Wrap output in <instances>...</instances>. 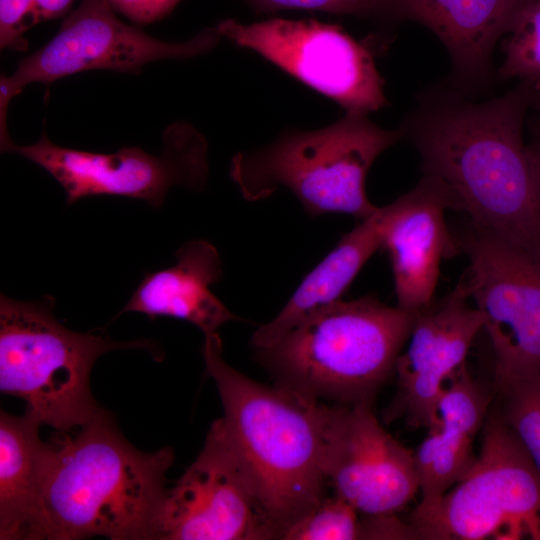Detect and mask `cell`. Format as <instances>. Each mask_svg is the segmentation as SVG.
Instances as JSON below:
<instances>
[{
	"label": "cell",
	"mask_w": 540,
	"mask_h": 540,
	"mask_svg": "<svg viewBox=\"0 0 540 540\" xmlns=\"http://www.w3.org/2000/svg\"><path fill=\"white\" fill-rule=\"evenodd\" d=\"M430 95L399 128L417 150L423 175L449 190L453 210L540 264V210L524 118L535 90L520 87L469 102L455 92Z\"/></svg>",
	"instance_id": "cell-1"
},
{
	"label": "cell",
	"mask_w": 540,
	"mask_h": 540,
	"mask_svg": "<svg viewBox=\"0 0 540 540\" xmlns=\"http://www.w3.org/2000/svg\"><path fill=\"white\" fill-rule=\"evenodd\" d=\"M52 443V442H51ZM173 450L145 453L98 408L74 437L52 443L49 471L28 540L155 539Z\"/></svg>",
	"instance_id": "cell-2"
},
{
	"label": "cell",
	"mask_w": 540,
	"mask_h": 540,
	"mask_svg": "<svg viewBox=\"0 0 540 540\" xmlns=\"http://www.w3.org/2000/svg\"><path fill=\"white\" fill-rule=\"evenodd\" d=\"M227 432L247 467L276 538L325 498L331 406L277 385H262L231 367L217 332L202 347Z\"/></svg>",
	"instance_id": "cell-3"
},
{
	"label": "cell",
	"mask_w": 540,
	"mask_h": 540,
	"mask_svg": "<svg viewBox=\"0 0 540 540\" xmlns=\"http://www.w3.org/2000/svg\"><path fill=\"white\" fill-rule=\"evenodd\" d=\"M419 312L369 294L313 311L276 344L258 349L278 385L303 397L372 403L394 373Z\"/></svg>",
	"instance_id": "cell-4"
},
{
	"label": "cell",
	"mask_w": 540,
	"mask_h": 540,
	"mask_svg": "<svg viewBox=\"0 0 540 540\" xmlns=\"http://www.w3.org/2000/svg\"><path fill=\"white\" fill-rule=\"evenodd\" d=\"M401 139L400 129H383L366 114L346 113L324 128L287 131L265 147L236 153L229 174L246 201L266 199L283 187L309 216L342 213L364 220L379 208L366 194L368 171Z\"/></svg>",
	"instance_id": "cell-5"
},
{
	"label": "cell",
	"mask_w": 540,
	"mask_h": 540,
	"mask_svg": "<svg viewBox=\"0 0 540 540\" xmlns=\"http://www.w3.org/2000/svg\"><path fill=\"white\" fill-rule=\"evenodd\" d=\"M54 298L0 296V390L25 400L26 411L61 432L85 425L99 408L90 390L96 360L117 349L153 351L146 340L114 341L79 333L54 316Z\"/></svg>",
	"instance_id": "cell-6"
},
{
	"label": "cell",
	"mask_w": 540,
	"mask_h": 540,
	"mask_svg": "<svg viewBox=\"0 0 540 540\" xmlns=\"http://www.w3.org/2000/svg\"><path fill=\"white\" fill-rule=\"evenodd\" d=\"M481 450L469 472L430 516L408 521L414 539L540 540V475L490 407Z\"/></svg>",
	"instance_id": "cell-7"
},
{
	"label": "cell",
	"mask_w": 540,
	"mask_h": 540,
	"mask_svg": "<svg viewBox=\"0 0 540 540\" xmlns=\"http://www.w3.org/2000/svg\"><path fill=\"white\" fill-rule=\"evenodd\" d=\"M5 152L17 153L46 170L64 189L71 205L89 196H122L161 207L176 185L203 190L208 179V144L187 122H176L163 132V149L152 155L139 147L96 153L53 143L44 131L33 144L12 142Z\"/></svg>",
	"instance_id": "cell-8"
},
{
	"label": "cell",
	"mask_w": 540,
	"mask_h": 540,
	"mask_svg": "<svg viewBox=\"0 0 540 540\" xmlns=\"http://www.w3.org/2000/svg\"><path fill=\"white\" fill-rule=\"evenodd\" d=\"M221 37L214 27L184 42L162 41L120 20L107 0H81L48 43L20 60L11 75H1L0 136L9 135L10 101L29 84H49L88 70L139 74L150 62L205 54Z\"/></svg>",
	"instance_id": "cell-9"
},
{
	"label": "cell",
	"mask_w": 540,
	"mask_h": 540,
	"mask_svg": "<svg viewBox=\"0 0 540 540\" xmlns=\"http://www.w3.org/2000/svg\"><path fill=\"white\" fill-rule=\"evenodd\" d=\"M452 230L494 354V381L540 374V264L467 221Z\"/></svg>",
	"instance_id": "cell-10"
},
{
	"label": "cell",
	"mask_w": 540,
	"mask_h": 540,
	"mask_svg": "<svg viewBox=\"0 0 540 540\" xmlns=\"http://www.w3.org/2000/svg\"><path fill=\"white\" fill-rule=\"evenodd\" d=\"M216 28L222 37L331 98L346 113L367 115L389 105L372 52L336 25L281 18L242 24L226 19Z\"/></svg>",
	"instance_id": "cell-11"
},
{
	"label": "cell",
	"mask_w": 540,
	"mask_h": 540,
	"mask_svg": "<svg viewBox=\"0 0 540 540\" xmlns=\"http://www.w3.org/2000/svg\"><path fill=\"white\" fill-rule=\"evenodd\" d=\"M273 538L276 531L255 483L219 418L196 460L167 491L155 539Z\"/></svg>",
	"instance_id": "cell-12"
},
{
	"label": "cell",
	"mask_w": 540,
	"mask_h": 540,
	"mask_svg": "<svg viewBox=\"0 0 540 540\" xmlns=\"http://www.w3.org/2000/svg\"><path fill=\"white\" fill-rule=\"evenodd\" d=\"M371 407L331 406L326 478L359 514H397L419 492L414 454L382 427Z\"/></svg>",
	"instance_id": "cell-13"
},
{
	"label": "cell",
	"mask_w": 540,
	"mask_h": 540,
	"mask_svg": "<svg viewBox=\"0 0 540 540\" xmlns=\"http://www.w3.org/2000/svg\"><path fill=\"white\" fill-rule=\"evenodd\" d=\"M462 277L440 301L419 311L405 352L395 364V396L383 419L402 418L413 428H429L437 420L438 399L452 375L466 362L476 335L483 328L478 309L470 304Z\"/></svg>",
	"instance_id": "cell-14"
},
{
	"label": "cell",
	"mask_w": 540,
	"mask_h": 540,
	"mask_svg": "<svg viewBox=\"0 0 540 540\" xmlns=\"http://www.w3.org/2000/svg\"><path fill=\"white\" fill-rule=\"evenodd\" d=\"M453 201L438 179L423 175L418 184L380 207L382 246L390 258L397 306L419 312L434 300L443 259L460 253L445 220Z\"/></svg>",
	"instance_id": "cell-15"
},
{
	"label": "cell",
	"mask_w": 540,
	"mask_h": 540,
	"mask_svg": "<svg viewBox=\"0 0 540 540\" xmlns=\"http://www.w3.org/2000/svg\"><path fill=\"white\" fill-rule=\"evenodd\" d=\"M492 399L493 392L471 374L466 363L446 383L437 403V420L413 451L420 502L410 520L434 513L445 494L472 468L477 458L473 443Z\"/></svg>",
	"instance_id": "cell-16"
},
{
	"label": "cell",
	"mask_w": 540,
	"mask_h": 540,
	"mask_svg": "<svg viewBox=\"0 0 540 540\" xmlns=\"http://www.w3.org/2000/svg\"><path fill=\"white\" fill-rule=\"evenodd\" d=\"M530 1L381 0V12L432 31L448 51L456 79L470 86L489 78L496 42Z\"/></svg>",
	"instance_id": "cell-17"
},
{
	"label": "cell",
	"mask_w": 540,
	"mask_h": 540,
	"mask_svg": "<svg viewBox=\"0 0 540 540\" xmlns=\"http://www.w3.org/2000/svg\"><path fill=\"white\" fill-rule=\"evenodd\" d=\"M175 254L173 266L145 274L118 315L138 312L151 319L173 317L192 323L205 336L238 320L209 289L222 277L217 249L208 241L192 240Z\"/></svg>",
	"instance_id": "cell-18"
},
{
	"label": "cell",
	"mask_w": 540,
	"mask_h": 540,
	"mask_svg": "<svg viewBox=\"0 0 540 540\" xmlns=\"http://www.w3.org/2000/svg\"><path fill=\"white\" fill-rule=\"evenodd\" d=\"M39 421L0 413V539H27L49 471L52 443L39 437Z\"/></svg>",
	"instance_id": "cell-19"
},
{
	"label": "cell",
	"mask_w": 540,
	"mask_h": 540,
	"mask_svg": "<svg viewBox=\"0 0 540 540\" xmlns=\"http://www.w3.org/2000/svg\"><path fill=\"white\" fill-rule=\"evenodd\" d=\"M382 246L380 207L343 235L335 248L311 271L270 322L252 335L256 349L276 344L305 317L340 300L369 258Z\"/></svg>",
	"instance_id": "cell-20"
},
{
	"label": "cell",
	"mask_w": 540,
	"mask_h": 540,
	"mask_svg": "<svg viewBox=\"0 0 540 540\" xmlns=\"http://www.w3.org/2000/svg\"><path fill=\"white\" fill-rule=\"evenodd\" d=\"M491 407L517 437L540 475V374L493 381Z\"/></svg>",
	"instance_id": "cell-21"
},
{
	"label": "cell",
	"mask_w": 540,
	"mask_h": 540,
	"mask_svg": "<svg viewBox=\"0 0 540 540\" xmlns=\"http://www.w3.org/2000/svg\"><path fill=\"white\" fill-rule=\"evenodd\" d=\"M508 33L499 78H517L540 90V0H531L522 9Z\"/></svg>",
	"instance_id": "cell-22"
},
{
	"label": "cell",
	"mask_w": 540,
	"mask_h": 540,
	"mask_svg": "<svg viewBox=\"0 0 540 540\" xmlns=\"http://www.w3.org/2000/svg\"><path fill=\"white\" fill-rule=\"evenodd\" d=\"M358 511L342 498L325 497L291 523L281 534L286 540L361 539Z\"/></svg>",
	"instance_id": "cell-23"
},
{
	"label": "cell",
	"mask_w": 540,
	"mask_h": 540,
	"mask_svg": "<svg viewBox=\"0 0 540 540\" xmlns=\"http://www.w3.org/2000/svg\"><path fill=\"white\" fill-rule=\"evenodd\" d=\"M37 22L29 0H0L1 49L26 51L24 33Z\"/></svg>",
	"instance_id": "cell-24"
},
{
	"label": "cell",
	"mask_w": 540,
	"mask_h": 540,
	"mask_svg": "<svg viewBox=\"0 0 540 540\" xmlns=\"http://www.w3.org/2000/svg\"><path fill=\"white\" fill-rule=\"evenodd\" d=\"M266 8H299L340 14L380 12L381 0H253Z\"/></svg>",
	"instance_id": "cell-25"
},
{
	"label": "cell",
	"mask_w": 540,
	"mask_h": 540,
	"mask_svg": "<svg viewBox=\"0 0 540 540\" xmlns=\"http://www.w3.org/2000/svg\"><path fill=\"white\" fill-rule=\"evenodd\" d=\"M112 8L136 24H149L169 14L181 0H107Z\"/></svg>",
	"instance_id": "cell-26"
},
{
	"label": "cell",
	"mask_w": 540,
	"mask_h": 540,
	"mask_svg": "<svg viewBox=\"0 0 540 540\" xmlns=\"http://www.w3.org/2000/svg\"><path fill=\"white\" fill-rule=\"evenodd\" d=\"M37 22L57 19L64 16L74 0H29Z\"/></svg>",
	"instance_id": "cell-27"
},
{
	"label": "cell",
	"mask_w": 540,
	"mask_h": 540,
	"mask_svg": "<svg viewBox=\"0 0 540 540\" xmlns=\"http://www.w3.org/2000/svg\"><path fill=\"white\" fill-rule=\"evenodd\" d=\"M528 151L532 168L536 199L540 210V133L528 145Z\"/></svg>",
	"instance_id": "cell-28"
}]
</instances>
